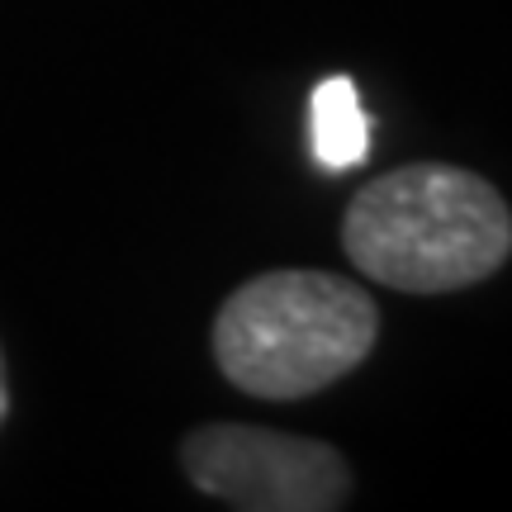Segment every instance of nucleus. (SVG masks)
I'll use <instances>...</instances> for the list:
<instances>
[{
	"label": "nucleus",
	"mask_w": 512,
	"mask_h": 512,
	"mask_svg": "<svg viewBox=\"0 0 512 512\" xmlns=\"http://www.w3.org/2000/svg\"><path fill=\"white\" fill-rule=\"evenodd\" d=\"M342 247L389 290L451 294L489 280L512 256V209L475 171L413 162L347 204Z\"/></svg>",
	"instance_id": "obj_1"
},
{
	"label": "nucleus",
	"mask_w": 512,
	"mask_h": 512,
	"mask_svg": "<svg viewBox=\"0 0 512 512\" xmlns=\"http://www.w3.org/2000/svg\"><path fill=\"white\" fill-rule=\"evenodd\" d=\"M10 418V375H5V356H0V422Z\"/></svg>",
	"instance_id": "obj_5"
},
{
	"label": "nucleus",
	"mask_w": 512,
	"mask_h": 512,
	"mask_svg": "<svg viewBox=\"0 0 512 512\" xmlns=\"http://www.w3.org/2000/svg\"><path fill=\"white\" fill-rule=\"evenodd\" d=\"M200 494L242 512H332L351 498V470L328 441L247 422H209L181 441Z\"/></svg>",
	"instance_id": "obj_3"
},
{
	"label": "nucleus",
	"mask_w": 512,
	"mask_h": 512,
	"mask_svg": "<svg viewBox=\"0 0 512 512\" xmlns=\"http://www.w3.org/2000/svg\"><path fill=\"white\" fill-rule=\"evenodd\" d=\"M309 133H313V157L332 176H342V171H351V166H361L370 157V119L351 76H323L313 86Z\"/></svg>",
	"instance_id": "obj_4"
},
{
	"label": "nucleus",
	"mask_w": 512,
	"mask_h": 512,
	"mask_svg": "<svg viewBox=\"0 0 512 512\" xmlns=\"http://www.w3.org/2000/svg\"><path fill=\"white\" fill-rule=\"evenodd\" d=\"M380 309L356 280L332 271H266L223 299L214 361L252 399H309L366 361Z\"/></svg>",
	"instance_id": "obj_2"
}]
</instances>
